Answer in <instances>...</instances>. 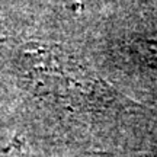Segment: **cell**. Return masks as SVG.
Segmentation results:
<instances>
[{"mask_svg":"<svg viewBox=\"0 0 157 157\" xmlns=\"http://www.w3.org/2000/svg\"><path fill=\"white\" fill-rule=\"evenodd\" d=\"M22 61L26 63L23 71L34 84L35 92L50 93L54 96H76L93 93L99 80L93 78L87 70L70 61L61 51H52L44 47H35L22 54Z\"/></svg>","mask_w":157,"mask_h":157,"instance_id":"cell-1","label":"cell"}]
</instances>
